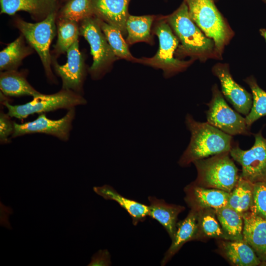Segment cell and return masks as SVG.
Wrapping results in <instances>:
<instances>
[{
    "label": "cell",
    "instance_id": "cell-18",
    "mask_svg": "<svg viewBox=\"0 0 266 266\" xmlns=\"http://www.w3.org/2000/svg\"><path fill=\"white\" fill-rule=\"evenodd\" d=\"M199 232V210L192 209L184 220L177 223L171 244L161 260V266H165L186 242L197 238Z\"/></svg>",
    "mask_w": 266,
    "mask_h": 266
},
{
    "label": "cell",
    "instance_id": "cell-29",
    "mask_svg": "<svg viewBox=\"0 0 266 266\" xmlns=\"http://www.w3.org/2000/svg\"><path fill=\"white\" fill-rule=\"evenodd\" d=\"M95 15L92 0H68L61 9L59 19L79 23Z\"/></svg>",
    "mask_w": 266,
    "mask_h": 266
},
{
    "label": "cell",
    "instance_id": "cell-28",
    "mask_svg": "<svg viewBox=\"0 0 266 266\" xmlns=\"http://www.w3.org/2000/svg\"><path fill=\"white\" fill-rule=\"evenodd\" d=\"M57 29L58 39L54 47L55 53L60 55L66 52L78 40L79 25L69 20L59 19Z\"/></svg>",
    "mask_w": 266,
    "mask_h": 266
},
{
    "label": "cell",
    "instance_id": "cell-20",
    "mask_svg": "<svg viewBox=\"0 0 266 266\" xmlns=\"http://www.w3.org/2000/svg\"><path fill=\"white\" fill-rule=\"evenodd\" d=\"M93 191L106 200L117 202L129 214L134 226L145 221L148 216V205L123 196L109 185L95 186Z\"/></svg>",
    "mask_w": 266,
    "mask_h": 266
},
{
    "label": "cell",
    "instance_id": "cell-11",
    "mask_svg": "<svg viewBox=\"0 0 266 266\" xmlns=\"http://www.w3.org/2000/svg\"><path fill=\"white\" fill-rule=\"evenodd\" d=\"M75 110H68L66 115L58 120L47 117L45 113L39 114L35 120L23 124L14 122L12 138L33 133H44L54 136L63 141L69 139Z\"/></svg>",
    "mask_w": 266,
    "mask_h": 266
},
{
    "label": "cell",
    "instance_id": "cell-6",
    "mask_svg": "<svg viewBox=\"0 0 266 266\" xmlns=\"http://www.w3.org/2000/svg\"><path fill=\"white\" fill-rule=\"evenodd\" d=\"M79 34L90 45L93 62L89 72L93 79H100L118 58L102 31L98 17L93 16L82 21L79 24Z\"/></svg>",
    "mask_w": 266,
    "mask_h": 266
},
{
    "label": "cell",
    "instance_id": "cell-12",
    "mask_svg": "<svg viewBox=\"0 0 266 266\" xmlns=\"http://www.w3.org/2000/svg\"><path fill=\"white\" fill-rule=\"evenodd\" d=\"M66 54L67 61L65 65H60L53 59L52 65L56 74L62 79V89L70 90L83 95L86 71L78 40L67 50Z\"/></svg>",
    "mask_w": 266,
    "mask_h": 266
},
{
    "label": "cell",
    "instance_id": "cell-19",
    "mask_svg": "<svg viewBox=\"0 0 266 266\" xmlns=\"http://www.w3.org/2000/svg\"><path fill=\"white\" fill-rule=\"evenodd\" d=\"M148 200V216L157 221L172 239L176 231L178 216L185 207L167 203L164 200L154 196H149Z\"/></svg>",
    "mask_w": 266,
    "mask_h": 266
},
{
    "label": "cell",
    "instance_id": "cell-31",
    "mask_svg": "<svg viewBox=\"0 0 266 266\" xmlns=\"http://www.w3.org/2000/svg\"><path fill=\"white\" fill-rule=\"evenodd\" d=\"M220 225L214 209L208 208L199 210V233L200 232L208 237L225 239Z\"/></svg>",
    "mask_w": 266,
    "mask_h": 266
},
{
    "label": "cell",
    "instance_id": "cell-4",
    "mask_svg": "<svg viewBox=\"0 0 266 266\" xmlns=\"http://www.w3.org/2000/svg\"><path fill=\"white\" fill-rule=\"evenodd\" d=\"M87 102L83 95L70 90L62 89L53 94L41 93L33 97L31 101L23 104L13 105L8 101L1 103L7 109V113L11 117L23 119L36 113L61 109L69 110L77 106L84 105Z\"/></svg>",
    "mask_w": 266,
    "mask_h": 266
},
{
    "label": "cell",
    "instance_id": "cell-3",
    "mask_svg": "<svg viewBox=\"0 0 266 266\" xmlns=\"http://www.w3.org/2000/svg\"><path fill=\"white\" fill-rule=\"evenodd\" d=\"M56 16L57 12H54L43 20L33 23L25 21L19 17H16L14 21V26L38 54L47 77L53 82L55 77L51 69L52 58L50 46L56 35Z\"/></svg>",
    "mask_w": 266,
    "mask_h": 266
},
{
    "label": "cell",
    "instance_id": "cell-17",
    "mask_svg": "<svg viewBox=\"0 0 266 266\" xmlns=\"http://www.w3.org/2000/svg\"><path fill=\"white\" fill-rule=\"evenodd\" d=\"M0 13L9 15L19 11L28 12L37 22L57 12L56 0H0Z\"/></svg>",
    "mask_w": 266,
    "mask_h": 266
},
{
    "label": "cell",
    "instance_id": "cell-2",
    "mask_svg": "<svg viewBox=\"0 0 266 266\" xmlns=\"http://www.w3.org/2000/svg\"><path fill=\"white\" fill-rule=\"evenodd\" d=\"M230 155L225 152L194 161L198 171L195 184L231 193L239 176Z\"/></svg>",
    "mask_w": 266,
    "mask_h": 266
},
{
    "label": "cell",
    "instance_id": "cell-35",
    "mask_svg": "<svg viewBox=\"0 0 266 266\" xmlns=\"http://www.w3.org/2000/svg\"><path fill=\"white\" fill-rule=\"evenodd\" d=\"M13 213L12 209L9 206H5L0 202V225L8 229L12 228L8 221L9 216Z\"/></svg>",
    "mask_w": 266,
    "mask_h": 266
},
{
    "label": "cell",
    "instance_id": "cell-34",
    "mask_svg": "<svg viewBox=\"0 0 266 266\" xmlns=\"http://www.w3.org/2000/svg\"><path fill=\"white\" fill-rule=\"evenodd\" d=\"M111 265V256L107 249L99 250L91 258L88 266H109Z\"/></svg>",
    "mask_w": 266,
    "mask_h": 266
},
{
    "label": "cell",
    "instance_id": "cell-26",
    "mask_svg": "<svg viewBox=\"0 0 266 266\" xmlns=\"http://www.w3.org/2000/svg\"><path fill=\"white\" fill-rule=\"evenodd\" d=\"M253 183L240 176L230 193L228 205L241 214L250 210L252 203Z\"/></svg>",
    "mask_w": 266,
    "mask_h": 266
},
{
    "label": "cell",
    "instance_id": "cell-30",
    "mask_svg": "<svg viewBox=\"0 0 266 266\" xmlns=\"http://www.w3.org/2000/svg\"><path fill=\"white\" fill-rule=\"evenodd\" d=\"M246 82L252 92V106L250 112L245 117L246 124L250 128L258 119L266 116V92L258 85L253 78H247Z\"/></svg>",
    "mask_w": 266,
    "mask_h": 266
},
{
    "label": "cell",
    "instance_id": "cell-8",
    "mask_svg": "<svg viewBox=\"0 0 266 266\" xmlns=\"http://www.w3.org/2000/svg\"><path fill=\"white\" fill-rule=\"evenodd\" d=\"M194 22L220 50L228 38V30L213 0H184Z\"/></svg>",
    "mask_w": 266,
    "mask_h": 266
},
{
    "label": "cell",
    "instance_id": "cell-23",
    "mask_svg": "<svg viewBox=\"0 0 266 266\" xmlns=\"http://www.w3.org/2000/svg\"><path fill=\"white\" fill-rule=\"evenodd\" d=\"M159 16L145 15L136 16L129 15L126 23L127 37L126 42L132 45L138 42L153 43L151 27Z\"/></svg>",
    "mask_w": 266,
    "mask_h": 266
},
{
    "label": "cell",
    "instance_id": "cell-5",
    "mask_svg": "<svg viewBox=\"0 0 266 266\" xmlns=\"http://www.w3.org/2000/svg\"><path fill=\"white\" fill-rule=\"evenodd\" d=\"M152 32L159 38L158 51L151 58L137 59L136 63L161 69L165 76H169L185 68L188 62L179 60L173 56L178 45V39L173 33L165 16L158 17Z\"/></svg>",
    "mask_w": 266,
    "mask_h": 266
},
{
    "label": "cell",
    "instance_id": "cell-1",
    "mask_svg": "<svg viewBox=\"0 0 266 266\" xmlns=\"http://www.w3.org/2000/svg\"><path fill=\"white\" fill-rule=\"evenodd\" d=\"M185 124L191 133L190 141L178 161L186 166L194 161L225 152H230L232 136L206 122H200L187 114Z\"/></svg>",
    "mask_w": 266,
    "mask_h": 266
},
{
    "label": "cell",
    "instance_id": "cell-22",
    "mask_svg": "<svg viewBox=\"0 0 266 266\" xmlns=\"http://www.w3.org/2000/svg\"><path fill=\"white\" fill-rule=\"evenodd\" d=\"M21 34L0 52L1 71L17 70L24 58L33 52L31 46H27Z\"/></svg>",
    "mask_w": 266,
    "mask_h": 266
},
{
    "label": "cell",
    "instance_id": "cell-7",
    "mask_svg": "<svg viewBox=\"0 0 266 266\" xmlns=\"http://www.w3.org/2000/svg\"><path fill=\"white\" fill-rule=\"evenodd\" d=\"M165 18L187 53L199 54L212 50L214 42L206 37L195 24L185 1L173 13Z\"/></svg>",
    "mask_w": 266,
    "mask_h": 266
},
{
    "label": "cell",
    "instance_id": "cell-36",
    "mask_svg": "<svg viewBox=\"0 0 266 266\" xmlns=\"http://www.w3.org/2000/svg\"><path fill=\"white\" fill-rule=\"evenodd\" d=\"M261 34L263 35V36L265 37V38L266 40V30H262L261 31Z\"/></svg>",
    "mask_w": 266,
    "mask_h": 266
},
{
    "label": "cell",
    "instance_id": "cell-13",
    "mask_svg": "<svg viewBox=\"0 0 266 266\" xmlns=\"http://www.w3.org/2000/svg\"><path fill=\"white\" fill-rule=\"evenodd\" d=\"M214 73L220 81L222 93L227 100L237 112L247 116L252 106L251 95L233 80L226 67L217 66Z\"/></svg>",
    "mask_w": 266,
    "mask_h": 266
},
{
    "label": "cell",
    "instance_id": "cell-15",
    "mask_svg": "<svg viewBox=\"0 0 266 266\" xmlns=\"http://www.w3.org/2000/svg\"><path fill=\"white\" fill-rule=\"evenodd\" d=\"M243 240L252 248L261 262L266 264V218L250 211L242 214Z\"/></svg>",
    "mask_w": 266,
    "mask_h": 266
},
{
    "label": "cell",
    "instance_id": "cell-32",
    "mask_svg": "<svg viewBox=\"0 0 266 266\" xmlns=\"http://www.w3.org/2000/svg\"><path fill=\"white\" fill-rule=\"evenodd\" d=\"M249 211L266 218V182L253 183L252 200Z\"/></svg>",
    "mask_w": 266,
    "mask_h": 266
},
{
    "label": "cell",
    "instance_id": "cell-10",
    "mask_svg": "<svg viewBox=\"0 0 266 266\" xmlns=\"http://www.w3.org/2000/svg\"><path fill=\"white\" fill-rule=\"evenodd\" d=\"M255 142L250 149H241L233 144L230 154L242 167L240 175L252 183L266 182V139L261 132L255 135Z\"/></svg>",
    "mask_w": 266,
    "mask_h": 266
},
{
    "label": "cell",
    "instance_id": "cell-9",
    "mask_svg": "<svg viewBox=\"0 0 266 266\" xmlns=\"http://www.w3.org/2000/svg\"><path fill=\"white\" fill-rule=\"evenodd\" d=\"M207 105L208 123L232 136L251 134L245 118L228 104L217 86L213 88L211 100Z\"/></svg>",
    "mask_w": 266,
    "mask_h": 266
},
{
    "label": "cell",
    "instance_id": "cell-27",
    "mask_svg": "<svg viewBox=\"0 0 266 266\" xmlns=\"http://www.w3.org/2000/svg\"><path fill=\"white\" fill-rule=\"evenodd\" d=\"M98 19L100 28L115 56L118 58L124 59L136 63L137 59L134 58L130 52L128 44L124 40L120 31L98 17Z\"/></svg>",
    "mask_w": 266,
    "mask_h": 266
},
{
    "label": "cell",
    "instance_id": "cell-14",
    "mask_svg": "<svg viewBox=\"0 0 266 266\" xmlns=\"http://www.w3.org/2000/svg\"><path fill=\"white\" fill-rule=\"evenodd\" d=\"M185 200L192 209H217L228 205L230 193L217 189H206L195 183L185 189Z\"/></svg>",
    "mask_w": 266,
    "mask_h": 266
},
{
    "label": "cell",
    "instance_id": "cell-21",
    "mask_svg": "<svg viewBox=\"0 0 266 266\" xmlns=\"http://www.w3.org/2000/svg\"><path fill=\"white\" fill-rule=\"evenodd\" d=\"M26 72L18 70L1 71L0 91L7 97H19L31 96L33 98L41 93L36 90L28 81Z\"/></svg>",
    "mask_w": 266,
    "mask_h": 266
},
{
    "label": "cell",
    "instance_id": "cell-25",
    "mask_svg": "<svg viewBox=\"0 0 266 266\" xmlns=\"http://www.w3.org/2000/svg\"><path fill=\"white\" fill-rule=\"evenodd\" d=\"M223 248L229 261L238 266H256L261 262L250 246L244 240L224 242Z\"/></svg>",
    "mask_w": 266,
    "mask_h": 266
},
{
    "label": "cell",
    "instance_id": "cell-16",
    "mask_svg": "<svg viewBox=\"0 0 266 266\" xmlns=\"http://www.w3.org/2000/svg\"><path fill=\"white\" fill-rule=\"evenodd\" d=\"M130 0H92L95 15L127 35L126 23Z\"/></svg>",
    "mask_w": 266,
    "mask_h": 266
},
{
    "label": "cell",
    "instance_id": "cell-33",
    "mask_svg": "<svg viewBox=\"0 0 266 266\" xmlns=\"http://www.w3.org/2000/svg\"><path fill=\"white\" fill-rule=\"evenodd\" d=\"M1 108L0 111V142L1 144L10 143L14 130V122Z\"/></svg>",
    "mask_w": 266,
    "mask_h": 266
},
{
    "label": "cell",
    "instance_id": "cell-24",
    "mask_svg": "<svg viewBox=\"0 0 266 266\" xmlns=\"http://www.w3.org/2000/svg\"><path fill=\"white\" fill-rule=\"evenodd\" d=\"M215 212L223 232L225 239L243 240L242 215L228 206L215 209Z\"/></svg>",
    "mask_w": 266,
    "mask_h": 266
}]
</instances>
